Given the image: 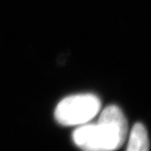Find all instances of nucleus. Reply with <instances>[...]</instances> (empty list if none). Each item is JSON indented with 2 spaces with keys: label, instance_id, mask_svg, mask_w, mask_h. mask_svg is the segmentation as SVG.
Here are the masks:
<instances>
[{
  "label": "nucleus",
  "instance_id": "2",
  "mask_svg": "<svg viewBox=\"0 0 151 151\" xmlns=\"http://www.w3.org/2000/svg\"><path fill=\"white\" fill-rule=\"evenodd\" d=\"M101 108L100 99L92 94H79L64 98L55 110V120L64 126L87 123Z\"/></svg>",
  "mask_w": 151,
  "mask_h": 151
},
{
  "label": "nucleus",
  "instance_id": "3",
  "mask_svg": "<svg viewBox=\"0 0 151 151\" xmlns=\"http://www.w3.org/2000/svg\"><path fill=\"white\" fill-rule=\"evenodd\" d=\"M126 151H150L148 133L142 124H136L133 127Z\"/></svg>",
  "mask_w": 151,
  "mask_h": 151
},
{
  "label": "nucleus",
  "instance_id": "1",
  "mask_svg": "<svg viewBox=\"0 0 151 151\" xmlns=\"http://www.w3.org/2000/svg\"><path fill=\"white\" fill-rule=\"evenodd\" d=\"M128 134V122L122 110L114 105L103 110L98 123L76 129L72 138L83 151H114L124 145Z\"/></svg>",
  "mask_w": 151,
  "mask_h": 151
}]
</instances>
